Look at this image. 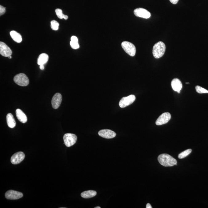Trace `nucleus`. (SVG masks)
<instances>
[{
    "mask_svg": "<svg viewBox=\"0 0 208 208\" xmlns=\"http://www.w3.org/2000/svg\"><path fill=\"white\" fill-rule=\"evenodd\" d=\"M158 160L162 166H172L177 165V161L174 158L167 154H162L158 156Z\"/></svg>",
    "mask_w": 208,
    "mask_h": 208,
    "instance_id": "1",
    "label": "nucleus"
},
{
    "mask_svg": "<svg viewBox=\"0 0 208 208\" xmlns=\"http://www.w3.org/2000/svg\"><path fill=\"white\" fill-rule=\"evenodd\" d=\"M166 46L162 41L154 44L153 49V54L156 59L160 58L163 56L166 51Z\"/></svg>",
    "mask_w": 208,
    "mask_h": 208,
    "instance_id": "2",
    "label": "nucleus"
},
{
    "mask_svg": "<svg viewBox=\"0 0 208 208\" xmlns=\"http://www.w3.org/2000/svg\"><path fill=\"white\" fill-rule=\"evenodd\" d=\"M14 81L15 83L21 86H27L30 82L28 77L24 73L16 75L14 78Z\"/></svg>",
    "mask_w": 208,
    "mask_h": 208,
    "instance_id": "3",
    "label": "nucleus"
},
{
    "mask_svg": "<svg viewBox=\"0 0 208 208\" xmlns=\"http://www.w3.org/2000/svg\"><path fill=\"white\" fill-rule=\"evenodd\" d=\"M122 46L125 51L130 56L133 57L135 56L136 49L134 44L128 41H123L122 42Z\"/></svg>",
    "mask_w": 208,
    "mask_h": 208,
    "instance_id": "4",
    "label": "nucleus"
},
{
    "mask_svg": "<svg viewBox=\"0 0 208 208\" xmlns=\"http://www.w3.org/2000/svg\"><path fill=\"white\" fill-rule=\"evenodd\" d=\"M77 137L75 134H65L63 137L64 143L68 147L73 146L76 143Z\"/></svg>",
    "mask_w": 208,
    "mask_h": 208,
    "instance_id": "5",
    "label": "nucleus"
},
{
    "mask_svg": "<svg viewBox=\"0 0 208 208\" xmlns=\"http://www.w3.org/2000/svg\"><path fill=\"white\" fill-rule=\"evenodd\" d=\"M136 97L134 95H130L127 97L122 98L119 102V106L121 108H124L131 105L135 100Z\"/></svg>",
    "mask_w": 208,
    "mask_h": 208,
    "instance_id": "6",
    "label": "nucleus"
},
{
    "mask_svg": "<svg viewBox=\"0 0 208 208\" xmlns=\"http://www.w3.org/2000/svg\"><path fill=\"white\" fill-rule=\"evenodd\" d=\"M23 196L22 193L18 191L10 190L5 194L6 198L9 200H17L22 198Z\"/></svg>",
    "mask_w": 208,
    "mask_h": 208,
    "instance_id": "7",
    "label": "nucleus"
},
{
    "mask_svg": "<svg viewBox=\"0 0 208 208\" xmlns=\"http://www.w3.org/2000/svg\"><path fill=\"white\" fill-rule=\"evenodd\" d=\"M25 154L21 151L15 153L12 156L10 161L12 164L16 165L19 164L25 158Z\"/></svg>",
    "mask_w": 208,
    "mask_h": 208,
    "instance_id": "8",
    "label": "nucleus"
},
{
    "mask_svg": "<svg viewBox=\"0 0 208 208\" xmlns=\"http://www.w3.org/2000/svg\"><path fill=\"white\" fill-rule=\"evenodd\" d=\"M134 14L137 17L146 19H148L151 17V14L148 10L142 8L135 9L134 10Z\"/></svg>",
    "mask_w": 208,
    "mask_h": 208,
    "instance_id": "9",
    "label": "nucleus"
},
{
    "mask_svg": "<svg viewBox=\"0 0 208 208\" xmlns=\"http://www.w3.org/2000/svg\"><path fill=\"white\" fill-rule=\"evenodd\" d=\"M171 114L169 113H164L162 114L158 117L156 122V124L157 125H161L167 123L170 120Z\"/></svg>",
    "mask_w": 208,
    "mask_h": 208,
    "instance_id": "10",
    "label": "nucleus"
},
{
    "mask_svg": "<svg viewBox=\"0 0 208 208\" xmlns=\"http://www.w3.org/2000/svg\"><path fill=\"white\" fill-rule=\"evenodd\" d=\"M0 54L1 55L5 57H9L11 56L12 51L10 47L5 43L0 42Z\"/></svg>",
    "mask_w": 208,
    "mask_h": 208,
    "instance_id": "11",
    "label": "nucleus"
},
{
    "mask_svg": "<svg viewBox=\"0 0 208 208\" xmlns=\"http://www.w3.org/2000/svg\"><path fill=\"white\" fill-rule=\"evenodd\" d=\"M62 100V94L57 93L53 96L51 101L52 106L54 109H57L60 106Z\"/></svg>",
    "mask_w": 208,
    "mask_h": 208,
    "instance_id": "12",
    "label": "nucleus"
},
{
    "mask_svg": "<svg viewBox=\"0 0 208 208\" xmlns=\"http://www.w3.org/2000/svg\"><path fill=\"white\" fill-rule=\"evenodd\" d=\"M98 134L100 137L106 139L114 138L116 136V134L114 131L108 129L101 130L99 131Z\"/></svg>",
    "mask_w": 208,
    "mask_h": 208,
    "instance_id": "13",
    "label": "nucleus"
},
{
    "mask_svg": "<svg viewBox=\"0 0 208 208\" xmlns=\"http://www.w3.org/2000/svg\"><path fill=\"white\" fill-rule=\"evenodd\" d=\"M171 85L174 91H177V92L180 91V90L182 88V85L181 81L177 78L174 79L172 81Z\"/></svg>",
    "mask_w": 208,
    "mask_h": 208,
    "instance_id": "14",
    "label": "nucleus"
},
{
    "mask_svg": "<svg viewBox=\"0 0 208 208\" xmlns=\"http://www.w3.org/2000/svg\"><path fill=\"white\" fill-rule=\"evenodd\" d=\"M16 113L17 118L20 122L23 123H26L27 120V116L21 110L17 109Z\"/></svg>",
    "mask_w": 208,
    "mask_h": 208,
    "instance_id": "15",
    "label": "nucleus"
},
{
    "mask_svg": "<svg viewBox=\"0 0 208 208\" xmlns=\"http://www.w3.org/2000/svg\"><path fill=\"white\" fill-rule=\"evenodd\" d=\"M49 56L46 53H42L41 54L38 58L37 63L39 66L44 65L48 62Z\"/></svg>",
    "mask_w": 208,
    "mask_h": 208,
    "instance_id": "16",
    "label": "nucleus"
},
{
    "mask_svg": "<svg viewBox=\"0 0 208 208\" xmlns=\"http://www.w3.org/2000/svg\"><path fill=\"white\" fill-rule=\"evenodd\" d=\"M7 124L9 127L11 128H14L16 126V122L13 114L9 113L6 117Z\"/></svg>",
    "mask_w": 208,
    "mask_h": 208,
    "instance_id": "17",
    "label": "nucleus"
},
{
    "mask_svg": "<svg viewBox=\"0 0 208 208\" xmlns=\"http://www.w3.org/2000/svg\"><path fill=\"white\" fill-rule=\"evenodd\" d=\"M10 35L13 40L18 43H20L22 42V38L20 34L14 30H13L10 32Z\"/></svg>",
    "mask_w": 208,
    "mask_h": 208,
    "instance_id": "18",
    "label": "nucleus"
},
{
    "mask_svg": "<svg viewBox=\"0 0 208 208\" xmlns=\"http://www.w3.org/2000/svg\"><path fill=\"white\" fill-rule=\"evenodd\" d=\"M97 193L94 190L84 191L81 194V196L85 198H91L96 196Z\"/></svg>",
    "mask_w": 208,
    "mask_h": 208,
    "instance_id": "19",
    "label": "nucleus"
},
{
    "mask_svg": "<svg viewBox=\"0 0 208 208\" xmlns=\"http://www.w3.org/2000/svg\"><path fill=\"white\" fill-rule=\"evenodd\" d=\"M78 40L77 37L75 36H72L71 38V41L70 44L72 48L76 50L79 48V45L78 42Z\"/></svg>",
    "mask_w": 208,
    "mask_h": 208,
    "instance_id": "20",
    "label": "nucleus"
},
{
    "mask_svg": "<svg viewBox=\"0 0 208 208\" xmlns=\"http://www.w3.org/2000/svg\"><path fill=\"white\" fill-rule=\"evenodd\" d=\"M55 12L56 15L58 18L60 19H64L67 20L68 19V16L66 15H65L62 13V10L60 9H57L55 10Z\"/></svg>",
    "mask_w": 208,
    "mask_h": 208,
    "instance_id": "21",
    "label": "nucleus"
},
{
    "mask_svg": "<svg viewBox=\"0 0 208 208\" xmlns=\"http://www.w3.org/2000/svg\"><path fill=\"white\" fill-rule=\"evenodd\" d=\"M192 150L189 149L186 150L183 152L180 153L178 155V158L179 159H182L187 157L192 152Z\"/></svg>",
    "mask_w": 208,
    "mask_h": 208,
    "instance_id": "22",
    "label": "nucleus"
},
{
    "mask_svg": "<svg viewBox=\"0 0 208 208\" xmlns=\"http://www.w3.org/2000/svg\"><path fill=\"white\" fill-rule=\"evenodd\" d=\"M50 26L52 30H58L59 23L55 20H53L50 22Z\"/></svg>",
    "mask_w": 208,
    "mask_h": 208,
    "instance_id": "23",
    "label": "nucleus"
},
{
    "mask_svg": "<svg viewBox=\"0 0 208 208\" xmlns=\"http://www.w3.org/2000/svg\"><path fill=\"white\" fill-rule=\"evenodd\" d=\"M196 91L197 93H200V94H202V93H208V91L207 90L205 89V88H202V87L199 86H196L195 87Z\"/></svg>",
    "mask_w": 208,
    "mask_h": 208,
    "instance_id": "24",
    "label": "nucleus"
},
{
    "mask_svg": "<svg viewBox=\"0 0 208 208\" xmlns=\"http://www.w3.org/2000/svg\"><path fill=\"white\" fill-rule=\"evenodd\" d=\"M6 12V8L2 6H0V15L1 16L3 15Z\"/></svg>",
    "mask_w": 208,
    "mask_h": 208,
    "instance_id": "25",
    "label": "nucleus"
},
{
    "mask_svg": "<svg viewBox=\"0 0 208 208\" xmlns=\"http://www.w3.org/2000/svg\"><path fill=\"white\" fill-rule=\"evenodd\" d=\"M178 1L179 0H170V2L174 4H177L178 3Z\"/></svg>",
    "mask_w": 208,
    "mask_h": 208,
    "instance_id": "26",
    "label": "nucleus"
},
{
    "mask_svg": "<svg viewBox=\"0 0 208 208\" xmlns=\"http://www.w3.org/2000/svg\"><path fill=\"white\" fill-rule=\"evenodd\" d=\"M146 208H152V206H151V205L149 203H148L147 204H146Z\"/></svg>",
    "mask_w": 208,
    "mask_h": 208,
    "instance_id": "27",
    "label": "nucleus"
},
{
    "mask_svg": "<svg viewBox=\"0 0 208 208\" xmlns=\"http://www.w3.org/2000/svg\"><path fill=\"white\" fill-rule=\"evenodd\" d=\"M39 68H40V69L41 70H44V65H42L40 66Z\"/></svg>",
    "mask_w": 208,
    "mask_h": 208,
    "instance_id": "28",
    "label": "nucleus"
},
{
    "mask_svg": "<svg viewBox=\"0 0 208 208\" xmlns=\"http://www.w3.org/2000/svg\"><path fill=\"white\" fill-rule=\"evenodd\" d=\"M95 208H101L100 206H96V207H95Z\"/></svg>",
    "mask_w": 208,
    "mask_h": 208,
    "instance_id": "29",
    "label": "nucleus"
},
{
    "mask_svg": "<svg viewBox=\"0 0 208 208\" xmlns=\"http://www.w3.org/2000/svg\"><path fill=\"white\" fill-rule=\"evenodd\" d=\"M8 58H10V59H11V58H12L11 56H9V57Z\"/></svg>",
    "mask_w": 208,
    "mask_h": 208,
    "instance_id": "30",
    "label": "nucleus"
},
{
    "mask_svg": "<svg viewBox=\"0 0 208 208\" xmlns=\"http://www.w3.org/2000/svg\"><path fill=\"white\" fill-rule=\"evenodd\" d=\"M186 84H189V82H186Z\"/></svg>",
    "mask_w": 208,
    "mask_h": 208,
    "instance_id": "31",
    "label": "nucleus"
}]
</instances>
